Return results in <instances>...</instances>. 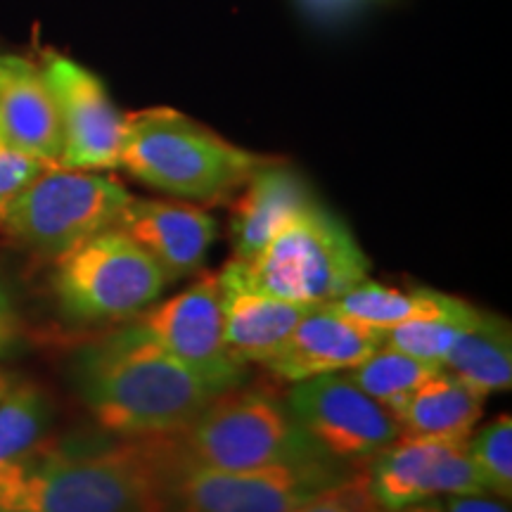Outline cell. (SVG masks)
Segmentation results:
<instances>
[{
    "label": "cell",
    "instance_id": "cell-1",
    "mask_svg": "<svg viewBox=\"0 0 512 512\" xmlns=\"http://www.w3.org/2000/svg\"><path fill=\"white\" fill-rule=\"evenodd\" d=\"M72 382L95 422L119 439L174 434L226 394L128 325L83 344Z\"/></svg>",
    "mask_w": 512,
    "mask_h": 512
},
{
    "label": "cell",
    "instance_id": "cell-2",
    "mask_svg": "<svg viewBox=\"0 0 512 512\" xmlns=\"http://www.w3.org/2000/svg\"><path fill=\"white\" fill-rule=\"evenodd\" d=\"M155 465L145 439L38 444L0 467V512H150Z\"/></svg>",
    "mask_w": 512,
    "mask_h": 512
},
{
    "label": "cell",
    "instance_id": "cell-3",
    "mask_svg": "<svg viewBox=\"0 0 512 512\" xmlns=\"http://www.w3.org/2000/svg\"><path fill=\"white\" fill-rule=\"evenodd\" d=\"M271 157L233 145L171 107L126 114L119 169L174 200L223 204Z\"/></svg>",
    "mask_w": 512,
    "mask_h": 512
},
{
    "label": "cell",
    "instance_id": "cell-4",
    "mask_svg": "<svg viewBox=\"0 0 512 512\" xmlns=\"http://www.w3.org/2000/svg\"><path fill=\"white\" fill-rule=\"evenodd\" d=\"M152 441L171 463L223 472L328 458L299 425L285 399L245 384L216 396L183 430L159 434Z\"/></svg>",
    "mask_w": 512,
    "mask_h": 512
},
{
    "label": "cell",
    "instance_id": "cell-5",
    "mask_svg": "<svg viewBox=\"0 0 512 512\" xmlns=\"http://www.w3.org/2000/svg\"><path fill=\"white\" fill-rule=\"evenodd\" d=\"M226 268L275 299L325 306L368 278L370 259L347 223L313 200L254 259H230Z\"/></svg>",
    "mask_w": 512,
    "mask_h": 512
},
{
    "label": "cell",
    "instance_id": "cell-6",
    "mask_svg": "<svg viewBox=\"0 0 512 512\" xmlns=\"http://www.w3.org/2000/svg\"><path fill=\"white\" fill-rule=\"evenodd\" d=\"M143 439L155 465L150 512H292L358 470L330 458L245 472L204 470L171 463L152 437Z\"/></svg>",
    "mask_w": 512,
    "mask_h": 512
},
{
    "label": "cell",
    "instance_id": "cell-7",
    "mask_svg": "<svg viewBox=\"0 0 512 512\" xmlns=\"http://www.w3.org/2000/svg\"><path fill=\"white\" fill-rule=\"evenodd\" d=\"M131 200V192L102 171L48 166L12 200L0 221V233L55 261L117 226Z\"/></svg>",
    "mask_w": 512,
    "mask_h": 512
},
{
    "label": "cell",
    "instance_id": "cell-8",
    "mask_svg": "<svg viewBox=\"0 0 512 512\" xmlns=\"http://www.w3.org/2000/svg\"><path fill=\"white\" fill-rule=\"evenodd\" d=\"M166 287L155 261L117 226L55 259L57 306L76 323L128 320L155 304Z\"/></svg>",
    "mask_w": 512,
    "mask_h": 512
},
{
    "label": "cell",
    "instance_id": "cell-9",
    "mask_svg": "<svg viewBox=\"0 0 512 512\" xmlns=\"http://www.w3.org/2000/svg\"><path fill=\"white\" fill-rule=\"evenodd\" d=\"M285 403L320 451L339 465L363 467L401 434L392 413L344 373L294 382Z\"/></svg>",
    "mask_w": 512,
    "mask_h": 512
},
{
    "label": "cell",
    "instance_id": "cell-10",
    "mask_svg": "<svg viewBox=\"0 0 512 512\" xmlns=\"http://www.w3.org/2000/svg\"><path fill=\"white\" fill-rule=\"evenodd\" d=\"M124 325L207 377L223 392L247 380V368L235 363L223 344L219 273L200 275L183 292L162 304H150L124 320Z\"/></svg>",
    "mask_w": 512,
    "mask_h": 512
},
{
    "label": "cell",
    "instance_id": "cell-11",
    "mask_svg": "<svg viewBox=\"0 0 512 512\" xmlns=\"http://www.w3.org/2000/svg\"><path fill=\"white\" fill-rule=\"evenodd\" d=\"M38 64L60 114V166L81 171L119 169L126 114L114 105L100 76L55 50H46Z\"/></svg>",
    "mask_w": 512,
    "mask_h": 512
},
{
    "label": "cell",
    "instance_id": "cell-12",
    "mask_svg": "<svg viewBox=\"0 0 512 512\" xmlns=\"http://www.w3.org/2000/svg\"><path fill=\"white\" fill-rule=\"evenodd\" d=\"M368 489L382 512L456 494H486L465 441L399 434L363 465Z\"/></svg>",
    "mask_w": 512,
    "mask_h": 512
},
{
    "label": "cell",
    "instance_id": "cell-13",
    "mask_svg": "<svg viewBox=\"0 0 512 512\" xmlns=\"http://www.w3.org/2000/svg\"><path fill=\"white\" fill-rule=\"evenodd\" d=\"M117 228L155 261L169 285L200 271L219 235V223L197 204L138 197L128 202Z\"/></svg>",
    "mask_w": 512,
    "mask_h": 512
},
{
    "label": "cell",
    "instance_id": "cell-14",
    "mask_svg": "<svg viewBox=\"0 0 512 512\" xmlns=\"http://www.w3.org/2000/svg\"><path fill=\"white\" fill-rule=\"evenodd\" d=\"M384 344V335L342 318L328 306H311L283 349L266 363L268 373L283 382L344 373Z\"/></svg>",
    "mask_w": 512,
    "mask_h": 512
},
{
    "label": "cell",
    "instance_id": "cell-15",
    "mask_svg": "<svg viewBox=\"0 0 512 512\" xmlns=\"http://www.w3.org/2000/svg\"><path fill=\"white\" fill-rule=\"evenodd\" d=\"M0 131L24 155L60 166L62 126L41 64L0 55Z\"/></svg>",
    "mask_w": 512,
    "mask_h": 512
},
{
    "label": "cell",
    "instance_id": "cell-16",
    "mask_svg": "<svg viewBox=\"0 0 512 512\" xmlns=\"http://www.w3.org/2000/svg\"><path fill=\"white\" fill-rule=\"evenodd\" d=\"M223 344L240 366H266L283 349L311 306L283 302L264 294L228 271H219Z\"/></svg>",
    "mask_w": 512,
    "mask_h": 512
},
{
    "label": "cell",
    "instance_id": "cell-17",
    "mask_svg": "<svg viewBox=\"0 0 512 512\" xmlns=\"http://www.w3.org/2000/svg\"><path fill=\"white\" fill-rule=\"evenodd\" d=\"M238 192L230 214V245L238 261L254 259L287 221L316 200L309 183L278 159L256 169Z\"/></svg>",
    "mask_w": 512,
    "mask_h": 512
},
{
    "label": "cell",
    "instance_id": "cell-18",
    "mask_svg": "<svg viewBox=\"0 0 512 512\" xmlns=\"http://www.w3.org/2000/svg\"><path fill=\"white\" fill-rule=\"evenodd\" d=\"M484 413V396L441 368L415 389L394 415L401 434L413 437L467 441Z\"/></svg>",
    "mask_w": 512,
    "mask_h": 512
},
{
    "label": "cell",
    "instance_id": "cell-19",
    "mask_svg": "<svg viewBox=\"0 0 512 512\" xmlns=\"http://www.w3.org/2000/svg\"><path fill=\"white\" fill-rule=\"evenodd\" d=\"M441 368L475 389L484 399L508 392L512 384V328L510 320L479 309L472 325L456 339Z\"/></svg>",
    "mask_w": 512,
    "mask_h": 512
},
{
    "label": "cell",
    "instance_id": "cell-20",
    "mask_svg": "<svg viewBox=\"0 0 512 512\" xmlns=\"http://www.w3.org/2000/svg\"><path fill=\"white\" fill-rule=\"evenodd\" d=\"M451 294L418 287V290H399V287L377 283V280L363 278L351 290H347L335 302L325 304L328 309L339 313L351 323L363 328L387 332L406 320L425 316L444 306Z\"/></svg>",
    "mask_w": 512,
    "mask_h": 512
},
{
    "label": "cell",
    "instance_id": "cell-21",
    "mask_svg": "<svg viewBox=\"0 0 512 512\" xmlns=\"http://www.w3.org/2000/svg\"><path fill=\"white\" fill-rule=\"evenodd\" d=\"M439 370L441 366L401 354V351L382 344L366 361L344 370V377H349L363 394H368L382 408H387L394 418L401 411L403 403L411 399L415 389L430 380L434 373H439Z\"/></svg>",
    "mask_w": 512,
    "mask_h": 512
},
{
    "label": "cell",
    "instance_id": "cell-22",
    "mask_svg": "<svg viewBox=\"0 0 512 512\" xmlns=\"http://www.w3.org/2000/svg\"><path fill=\"white\" fill-rule=\"evenodd\" d=\"M477 311V306L451 294V299L441 309L406 320L384 332V347L441 366L456 339L472 325Z\"/></svg>",
    "mask_w": 512,
    "mask_h": 512
},
{
    "label": "cell",
    "instance_id": "cell-23",
    "mask_svg": "<svg viewBox=\"0 0 512 512\" xmlns=\"http://www.w3.org/2000/svg\"><path fill=\"white\" fill-rule=\"evenodd\" d=\"M53 403L34 382H12L0 396V467L15 463L46 441Z\"/></svg>",
    "mask_w": 512,
    "mask_h": 512
},
{
    "label": "cell",
    "instance_id": "cell-24",
    "mask_svg": "<svg viewBox=\"0 0 512 512\" xmlns=\"http://www.w3.org/2000/svg\"><path fill=\"white\" fill-rule=\"evenodd\" d=\"M472 465L489 496L512 498V418L498 415L465 441Z\"/></svg>",
    "mask_w": 512,
    "mask_h": 512
},
{
    "label": "cell",
    "instance_id": "cell-25",
    "mask_svg": "<svg viewBox=\"0 0 512 512\" xmlns=\"http://www.w3.org/2000/svg\"><path fill=\"white\" fill-rule=\"evenodd\" d=\"M292 512H382L370 494L363 467L344 477L342 482L328 486L320 494L294 508Z\"/></svg>",
    "mask_w": 512,
    "mask_h": 512
},
{
    "label": "cell",
    "instance_id": "cell-26",
    "mask_svg": "<svg viewBox=\"0 0 512 512\" xmlns=\"http://www.w3.org/2000/svg\"><path fill=\"white\" fill-rule=\"evenodd\" d=\"M50 164L34 159L24 152H19L15 145L0 131V221H3L5 211L12 200L22 192L27 185L41 176Z\"/></svg>",
    "mask_w": 512,
    "mask_h": 512
},
{
    "label": "cell",
    "instance_id": "cell-27",
    "mask_svg": "<svg viewBox=\"0 0 512 512\" xmlns=\"http://www.w3.org/2000/svg\"><path fill=\"white\" fill-rule=\"evenodd\" d=\"M441 512H510L508 501L489 494H456L437 498Z\"/></svg>",
    "mask_w": 512,
    "mask_h": 512
},
{
    "label": "cell",
    "instance_id": "cell-28",
    "mask_svg": "<svg viewBox=\"0 0 512 512\" xmlns=\"http://www.w3.org/2000/svg\"><path fill=\"white\" fill-rule=\"evenodd\" d=\"M19 335H22V323H19L8 287L0 283V356H8L17 347Z\"/></svg>",
    "mask_w": 512,
    "mask_h": 512
},
{
    "label": "cell",
    "instance_id": "cell-29",
    "mask_svg": "<svg viewBox=\"0 0 512 512\" xmlns=\"http://www.w3.org/2000/svg\"><path fill=\"white\" fill-rule=\"evenodd\" d=\"M392 512H441L437 501H427V503H418V505H408V508L401 510H392Z\"/></svg>",
    "mask_w": 512,
    "mask_h": 512
},
{
    "label": "cell",
    "instance_id": "cell-30",
    "mask_svg": "<svg viewBox=\"0 0 512 512\" xmlns=\"http://www.w3.org/2000/svg\"><path fill=\"white\" fill-rule=\"evenodd\" d=\"M12 382H15V380H12V375L8 373V370H3V368H0V396H3L5 392H8Z\"/></svg>",
    "mask_w": 512,
    "mask_h": 512
},
{
    "label": "cell",
    "instance_id": "cell-31",
    "mask_svg": "<svg viewBox=\"0 0 512 512\" xmlns=\"http://www.w3.org/2000/svg\"><path fill=\"white\" fill-rule=\"evenodd\" d=\"M320 3H325V5H335V3H351V0H320Z\"/></svg>",
    "mask_w": 512,
    "mask_h": 512
}]
</instances>
